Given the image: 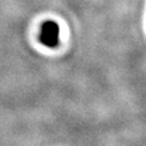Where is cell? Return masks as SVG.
I'll use <instances>...</instances> for the list:
<instances>
[{"label": "cell", "instance_id": "6da1fadb", "mask_svg": "<svg viewBox=\"0 0 146 146\" xmlns=\"http://www.w3.org/2000/svg\"><path fill=\"white\" fill-rule=\"evenodd\" d=\"M60 28L54 21H45L40 25L39 40L46 47H55L59 45Z\"/></svg>", "mask_w": 146, "mask_h": 146}]
</instances>
